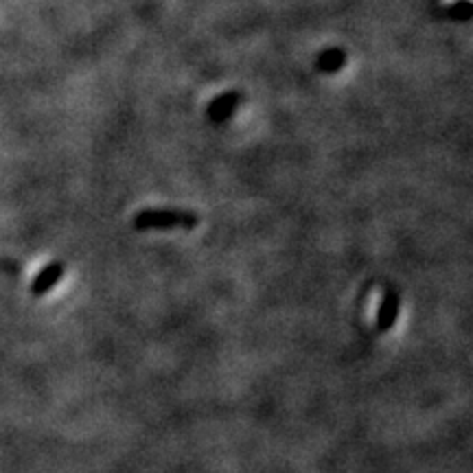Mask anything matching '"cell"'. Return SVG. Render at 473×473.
I'll list each match as a JSON object with an SVG mask.
<instances>
[{
	"label": "cell",
	"mask_w": 473,
	"mask_h": 473,
	"mask_svg": "<svg viewBox=\"0 0 473 473\" xmlns=\"http://www.w3.org/2000/svg\"><path fill=\"white\" fill-rule=\"evenodd\" d=\"M200 217L182 208H145L134 217L136 231H173V228L193 231Z\"/></svg>",
	"instance_id": "obj_1"
},
{
	"label": "cell",
	"mask_w": 473,
	"mask_h": 473,
	"mask_svg": "<svg viewBox=\"0 0 473 473\" xmlns=\"http://www.w3.org/2000/svg\"><path fill=\"white\" fill-rule=\"evenodd\" d=\"M239 106H241V94H239L237 91L223 92L208 103L206 114L213 123H223L237 112Z\"/></svg>",
	"instance_id": "obj_2"
},
{
	"label": "cell",
	"mask_w": 473,
	"mask_h": 473,
	"mask_svg": "<svg viewBox=\"0 0 473 473\" xmlns=\"http://www.w3.org/2000/svg\"><path fill=\"white\" fill-rule=\"evenodd\" d=\"M399 307H401V298L395 290H386L383 292L380 311H377V327L380 331H388L392 328V325L397 322V316H399Z\"/></svg>",
	"instance_id": "obj_3"
},
{
	"label": "cell",
	"mask_w": 473,
	"mask_h": 473,
	"mask_svg": "<svg viewBox=\"0 0 473 473\" xmlns=\"http://www.w3.org/2000/svg\"><path fill=\"white\" fill-rule=\"evenodd\" d=\"M62 274H64L62 263H59V261L48 263V266L44 267V270L39 272L36 278H33V283H31V293H33V296H44V293L51 292L53 287L59 283Z\"/></svg>",
	"instance_id": "obj_4"
},
{
	"label": "cell",
	"mask_w": 473,
	"mask_h": 473,
	"mask_svg": "<svg viewBox=\"0 0 473 473\" xmlns=\"http://www.w3.org/2000/svg\"><path fill=\"white\" fill-rule=\"evenodd\" d=\"M346 59H348L346 53L342 51V48H325V51L318 55L316 66L320 73L333 74V73L342 71V68L346 66Z\"/></svg>",
	"instance_id": "obj_5"
},
{
	"label": "cell",
	"mask_w": 473,
	"mask_h": 473,
	"mask_svg": "<svg viewBox=\"0 0 473 473\" xmlns=\"http://www.w3.org/2000/svg\"><path fill=\"white\" fill-rule=\"evenodd\" d=\"M447 13H450V18L454 20L473 18V0H456L454 4H450Z\"/></svg>",
	"instance_id": "obj_6"
}]
</instances>
